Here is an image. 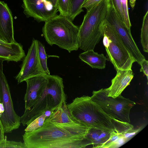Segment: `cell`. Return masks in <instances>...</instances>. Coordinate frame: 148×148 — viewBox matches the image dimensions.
I'll list each match as a JSON object with an SVG mask.
<instances>
[{"mask_svg": "<svg viewBox=\"0 0 148 148\" xmlns=\"http://www.w3.org/2000/svg\"><path fill=\"white\" fill-rule=\"evenodd\" d=\"M89 129L45 121L42 127L23 135L26 148H84L91 146Z\"/></svg>", "mask_w": 148, "mask_h": 148, "instance_id": "obj_1", "label": "cell"}, {"mask_svg": "<svg viewBox=\"0 0 148 148\" xmlns=\"http://www.w3.org/2000/svg\"><path fill=\"white\" fill-rule=\"evenodd\" d=\"M67 107L73 119L91 127L122 134L134 128L130 123L110 116L88 96L75 98Z\"/></svg>", "mask_w": 148, "mask_h": 148, "instance_id": "obj_2", "label": "cell"}, {"mask_svg": "<svg viewBox=\"0 0 148 148\" xmlns=\"http://www.w3.org/2000/svg\"><path fill=\"white\" fill-rule=\"evenodd\" d=\"M79 29L68 17L59 14L45 22L42 31L49 45H56L71 53L79 48Z\"/></svg>", "mask_w": 148, "mask_h": 148, "instance_id": "obj_3", "label": "cell"}, {"mask_svg": "<svg viewBox=\"0 0 148 148\" xmlns=\"http://www.w3.org/2000/svg\"><path fill=\"white\" fill-rule=\"evenodd\" d=\"M110 0H102L87 10L79 27V48L85 51L94 50L103 37V24L108 12Z\"/></svg>", "mask_w": 148, "mask_h": 148, "instance_id": "obj_4", "label": "cell"}, {"mask_svg": "<svg viewBox=\"0 0 148 148\" xmlns=\"http://www.w3.org/2000/svg\"><path fill=\"white\" fill-rule=\"evenodd\" d=\"M48 82L40 98L29 110L20 117L23 125H28L45 110H56L66 103L62 78L57 75L46 74Z\"/></svg>", "mask_w": 148, "mask_h": 148, "instance_id": "obj_5", "label": "cell"}, {"mask_svg": "<svg viewBox=\"0 0 148 148\" xmlns=\"http://www.w3.org/2000/svg\"><path fill=\"white\" fill-rule=\"evenodd\" d=\"M110 116L119 121L130 123V111L136 103L121 94L116 98L108 96L106 88L93 91L90 97Z\"/></svg>", "mask_w": 148, "mask_h": 148, "instance_id": "obj_6", "label": "cell"}, {"mask_svg": "<svg viewBox=\"0 0 148 148\" xmlns=\"http://www.w3.org/2000/svg\"><path fill=\"white\" fill-rule=\"evenodd\" d=\"M103 33L108 37L109 45L105 48L109 60L115 69H132L135 61L130 54L114 28L105 20L103 24Z\"/></svg>", "mask_w": 148, "mask_h": 148, "instance_id": "obj_7", "label": "cell"}, {"mask_svg": "<svg viewBox=\"0 0 148 148\" xmlns=\"http://www.w3.org/2000/svg\"><path fill=\"white\" fill-rule=\"evenodd\" d=\"M0 59V103L3 105L4 111L0 116L5 133H10L20 125V117L14 109L9 86L3 71V62Z\"/></svg>", "mask_w": 148, "mask_h": 148, "instance_id": "obj_8", "label": "cell"}, {"mask_svg": "<svg viewBox=\"0 0 148 148\" xmlns=\"http://www.w3.org/2000/svg\"><path fill=\"white\" fill-rule=\"evenodd\" d=\"M105 19L116 31L135 62L140 65L145 58L140 51L134 40L131 31L127 29L119 18L112 0H110L108 8Z\"/></svg>", "mask_w": 148, "mask_h": 148, "instance_id": "obj_9", "label": "cell"}, {"mask_svg": "<svg viewBox=\"0 0 148 148\" xmlns=\"http://www.w3.org/2000/svg\"><path fill=\"white\" fill-rule=\"evenodd\" d=\"M38 41L33 39L27 53L23 58L20 71L15 77L18 84L31 77L47 74L39 60L38 53Z\"/></svg>", "mask_w": 148, "mask_h": 148, "instance_id": "obj_10", "label": "cell"}, {"mask_svg": "<svg viewBox=\"0 0 148 148\" xmlns=\"http://www.w3.org/2000/svg\"><path fill=\"white\" fill-rule=\"evenodd\" d=\"M22 7L27 17H32L38 22H45L55 16L57 7L49 0H23Z\"/></svg>", "mask_w": 148, "mask_h": 148, "instance_id": "obj_11", "label": "cell"}, {"mask_svg": "<svg viewBox=\"0 0 148 148\" xmlns=\"http://www.w3.org/2000/svg\"><path fill=\"white\" fill-rule=\"evenodd\" d=\"M46 75L32 77L25 81L27 83L25 111L30 110L43 93L48 82Z\"/></svg>", "mask_w": 148, "mask_h": 148, "instance_id": "obj_12", "label": "cell"}, {"mask_svg": "<svg viewBox=\"0 0 148 148\" xmlns=\"http://www.w3.org/2000/svg\"><path fill=\"white\" fill-rule=\"evenodd\" d=\"M0 36L8 44L15 42L14 37L13 18L7 4L0 1Z\"/></svg>", "mask_w": 148, "mask_h": 148, "instance_id": "obj_13", "label": "cell"}, {"mask_svg": "<svg viewBox=\"0 0 148 148\" xmlns=\"http://www.w3.org/2000/svg\"><path fill=\"white\" fill-rule=\"evenodd\" d=\"M115 76L112 80L111 84L106 88L108 96L115 98L120 95L129 85L134 77L132 69L117 70Z\"/></svg>", "mask_w": 148, "mask_h": 148, "instance_id": "obj_14", "label": "cell"}, {"mask_svg": "<svg viewBox=\"0 0 148 148\" xmlns=\"http://www.w3.org/2000/svg\"><path fill=\"white\" fill-rule=\"evenodd\" d=\"M23 46L16 41L11 44L0 43V59L17 62L25 57Z\"/></svg>", "mask_w": 148, "mask_h": 148, "instance_id": "obj_15", "label": "cell"}, {"mask_svg": "<svg viewBox=\"0 0 148 148\" xmlns=\"http://www.w3.org/2000/svg\"><path fill=\"white\" fill-rule=\"evenodd\" d=\"M45 121L66 124L76 127H84L85 125L79 123L73 119L68 110L66 103L55 110Z\"/></svg>", "mask_w": 148, "mask_h": 148, "instance_id": "obj_16", "label": "cell"}, {"mask_svg": "<svg viewBox=\"0 0 148 148\" xmlns=\"http://www.w3.org/2000/svg\"><path fill=\"white\" fill-rule=\"evenodd\" d=\"M79 58L92 68L100 69L105 68L107 58L103 53L99 54L90 49L80 53Z\"/></svg>", "mask_w": 148, "mask_h": 148, "instance_id": "obj_17", "label": "cell"}, {"mask_svg": "<svg viewBox=\"0 0 148 148\" xmlns=\"http://www.w3.org/2000/svg\"><path fill=\"white\" fill-rule=\"evenodd\" d=\"M111 132L92 127L86 137L90 142L92 147L101 148L102 146L109 139Z\"/></svg>", "mask_w": 148, "mask_h": 148, "instance_id": "obj_18", "label": "cell"}, {"mask_svg": "<svg viewBox=\"0 0 148 148\" xmlns=\"http://www.w3.org/2000/svg\"><path fill=\"white\" fill-rule=\"evenodd\" d=\"M53 109H48L27 126L25 131L31 132L34 131L43 125L45 120L51 115L54 110Z\"/></svg>", "mask_w": 148, "mask_h": 148, "instance_id": "obj_19", "label": "cell"}, {"mask_svg": "<svg viewBox=\"0 0 148 148\" xmlns=\"http://www.w3.org/2000/svg\"><path fill=\"white\" fill-rule=\"evenodd\" d=\"M141 42L143 51L148 52V12L144 16L141 29Z\"/></svg>", "mask_w": 148, "mask_h": 148, "instance_id": "obj_20", "label": "cell"}, {"mask_svg": "<svg viewBox=\"0 0 148 148\" xmlns=\"http://www.w3.org/2000/svg\"><path fill=\"white\" fill-rule=\"evenodd\" d=\"M70 0V13L68 18L73 21L77 16L84 11L82 6L87 0Z\"/></svg>", "mask_w": 148, "mask_h": 148, "instance_id": "obj_21", "label": "cell"}, {"mask_svg": "<svg viewBox=\"0 0 148 148\" xmlns=\"http://www.w3.org/2000/svg\"><path fill=\"white\" fill-rule=\"evenodd\" d=\"M38 53L39 60L41 66L46 74L50 75L47 64V57L44 45L38 41Z\"/></svg>", "mask_w": 148, "mask_h": 148, "instance_id": "obj_22", "label": "cell"}, {"mask_svg": "<svg viewBox=\"0 0 148 148\" xmlns=\"http://www.w3.org/2000/svg\"><path fill=\"white\" fill-rule=\"evenodd\" d=\"M57 7L60 14L68 17L70 10V0H58Z\"/></svg>", "mask_w": 148, "mask_h": 148, "instance_id": "obj_23", "label": "cell"}, {"mask_svg": "<svg viewBox=\"0 0 148 148\" xmlns=\"http://www.w3.org/2000/svg\"><path fill=\"white\" fill-rule=\"evenodd\" d=\"M121 5L123 12L125 24L129 30H130L132 25L130 22L128 10V0H121Z\"/></svg>", "mask_w": 148, "mask_h": 148, "instance_id": "obj_24", "label": "cell"}, {"mask_svg": "<svg viewBox=\"0 0 148 148\" xmlns=\"http://www.w3.org/2000/svg\"><path fill=\"white\" fill-rule=\"evenodd\" d=\"M0 148H26L24 143L7 140L5 139L0 143Z\"/></svg>", "mask_w": 148, "mask_h": 148, "instance_id": "obj_25", "label": "cell"}, {"mask_svg": "<svg viewBox=\"0 0 148 148\" xmlns=\"http://www.w3.org/2000/svg\"><path fill=\"white\" fill-rule=\"evenodd\" d=\"M112 1L115 9L119 18L125 24L124 18L121 7V0H112Z\"/></svg>", "mask_w": 148, "mask_h": 148, "instance_id": "obj_26", "label": "cell"}, {"mask_svg": "<svg viewBox=\"0 0 148 148\" xmlns=\"http://www.w3.org/2000/svg\"><path fill=\"white\" fill-rule=\"evenodd\" d=\"M102 0H87L83 4L82 8L88 10L99 3Z\"/></svg>", "mask_w": 148, "mask_h": 148, "instance_id": "obj_27", "label": "cell"}, {"mask_svg": "<svg viewBox=\"0 0 148 148\" xmlns=\"http://www.w3.org/2000/svg\"><path fill=\"white\" fill-rule=\"evenodd\" d=\"M141 68L140 71L143 72L146 75L148 79V61L145 59L143 60L140 65Z\"/></svg>", "mask_w": 148, "mask_h": 148, "instance_id": "obj_28", "label": "cell"}, {"mask_svg": "<svg viewBox=\"0 0 148 148\" xmlns=\"http://www.w3.org/2000/svg\"><path fill=\"white\" fill-rule=\"evenodd\" d=\"M4 133L5 132L3 127L0 119V143L5 139Z\"/></svg>", "mask_w": 148, "mask_h": 148, "instance_id": "obj_29", "label": "cell"}, {"mask_svg": "<svg viewBox=\"0 0 148 148\" xmlns=\"http://www.w3.org/2000/svg\"><path fill=\"white\" fill-rule=\"evenodd\" d=\"M136 0H129L130 5L132 8L135 7Z\"/></svg>", "mask_w": 148, "mask_h": 148, "instance_id": "obj_30", "label": "cell"}, {"mask_svg": "<svg viewBox=\"0 0 148 148\" xmlns=\"http://www.w3.org/2000/svg\"><path fill=\"white\" fill-rule=\"evenodd\" d=\"M4 111V107L3 105L0 103V116L3 114Z\"/></svg>", "mask_w": 148, "mask_h": 148, "instance_id": "obj_31", "label": "cell"}, {"mask_svg": "<svg viewBox=\"0 0 148 148\" xmlns=\"http://www.w3.org/2000/svg\"><path fill=\"white\" fill-rule=\"evenodd\" d=\"M55 7H57L58 0H49Z\"/></svg>", "mask_w": 148, "mask_h": 148, "instance_id": "obj_32", "label": "cell"}, {"mask_svg": "<svg viewBox=\"0 0 148 148\" xmlns=\"http://www.w3.org/2000/svg\"><path fill=\"white\" fill-rule=\"evenodd\" d=\"M0 43L2 44H8L0 36Z\"/></svg>", "mask_w": 148, "mask_h": 148, "instance_id": "obj_33", "label": "cell"}]
</instances>
